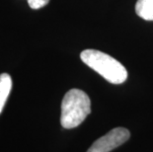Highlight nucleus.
Returning <instances> with one entry per match:
<instances>
[{"instance_id": "4", "label": "nucleus", "mask_w": 153, "mask_h": 152, "mask_svg": "<svg viewBox=\"0 0 153 152\" xmlns=\"http://www.w3.org/2000/svg\"><path fill=\"white\" fill-rule=\"evenodd\" d=\"M12 89L11 76L7 73L0 74V114L3 111L5 103L7 101L9 94Z\"/></svg>"}, {"instance_id": "5", "label": "nucleus", "mask_w": 153, "mask_h": 152, "mask_svg": "<svg viewBox=\"0 0 153 152\" xmlns=\"http://www.w3.org/2000/svg\"><path fill=\"white\" fill-rule=\"evenodd\" d=\"M135 12L146 21H153V0H137Z\"/></svg>"}, {"instance_id": "6", "label": "nucleus", "mask_w": 153, "mask_h": 152, "mask_svg": "<svg viewBox=\"0 0 153 152\" xmlns=\"http://www.w3.org/2000/svg\"><path fill=\"white\" fill-rule=\"evenodd\" d=\"M48 2H50V0H28L29 6H30L32 9L43 8Z\"/></svg>"}, {"instance_id": "1", "label": "nucleus", "mask_w": 153, "mask_h": 152, "mask_svg": "<svg viewBox=\"0 0 153 152\" xmlns=\"http://www.w3.org/2000/svg\"><path fill=\"white\" fill-rule=\"evenodd\" d=\"M80 59L110 83L122 84L128 78L126 67L105 53L97 50H85L81 53Z\"/></svg>"}, {"instance_id": "3", "label": "nucleus", "mask_w": 153, "mask_h": 152, "mask_svg": "<svg viewBox=\"0 0 153 152\" xmlns=\"http://www.w3.org/2000/svg\"><path fill=\"white\" fill-rule=\"evenodd\" d=\"M129 136L131 133L128 129L125 128H116L97 139L87 152H110L125 143Z\"/></svg>"}, {"instance_id": "2", "label": "nucleus", "mask_w": 153, "mask_h": 152, "mask_svg": "<svg viewBox=\"0 0 153 152\" xmlns=\"http://www.w3.org/2000/svg\"><path fill=\"white\" fill-rule=\"evenodd\" d=\"M91 113V101L87 94L79 89H71L63 97L61 103L60 124L70 129L78 127Z\"/></svg>"}]
</instances>
